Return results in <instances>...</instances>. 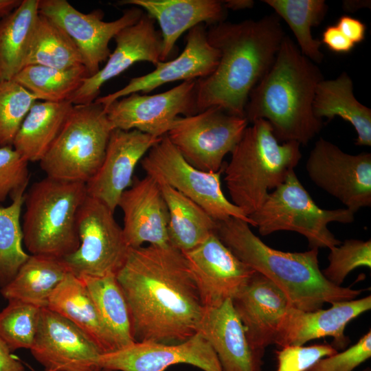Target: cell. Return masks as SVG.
<instances>
[{"mask_svg": "<svg viewBox=\"0 0 371 371\" xmlns=\"http://www.w3.org/2000/svg\"><path fill=\"white\" fill-rule=\"evenodd\" d=\"M115 276L135 342L174 344L198 333L205 308L183 252L170 245L130 248Z\"/></svg>", "mask_w": 371, "mask_h": 371, "instance_id": "1", "label": "cell"}, {"mask_svg": "<svg viewBox=\"0 0 371 371\" xmlns=\"http://www.w3.org/2000/svg\"><path fill=\"white\" fill-rule=\"evenodd\" d=\"M284 36L276 13L207 26V41L220 58L211 74L196 80L198 113L219 106L245 117L249 94L271 68Z\"/></svg>", "mask_w": 371, "mask_h": 371, "instance_id": "2", "label": "cell"}, {"mask_svg": "<svg viewBox=\"0 0 371 371\" xmlns=\"http://www.w3.org/2000/svg\"><path fill=\"white\" fill-rule=\"evenodd\" d=\"M323 79L315 63L284 36L273 65L249 94L245 118L249 123L267 120L278 142L306 145L322 126L313 104Z\"/></svg>", "mask_w": 371, "mask_h": 371, "instance_id": "3", "label": "cell"}, {"mask_svg": "<svg viewBox=\"0 0 371 371\" xmlns=\"http://www.w3.org/2000/svg\"><path fill=\"white\" fill-rule=\"evenodd\" d=\"M215 232L241 261L279 286L293 308L313 311L326 303L354 300L362 292L326 280L319 268L317 249L303 252L277 250L254 234L248 223L234 217L217 221Z\"/></svg>", "mask_w": 371, "mask_h": 371, "instance_id": "4", "label": "cell"}, {"mask_svg": "<svg viewBox=\"0 0 371 371\" xmlns=\"http://www.w3.org/2000/svg\"><path fill=\"white\" fill-rule=\"evenodd\" d=\"M251 124L231 152L223 170L231 202L247 217L260 207L269 190L285 181L302 157L300 144H280L267 120Z\"/></svg>", "mask_w": 371, "mask_h": 371, "instance_id": "5", "label": "cell"}, {"mask_svg": "<svg viewBox=\"0 0 371 371\" xmlns=\"http://www.w3.org/2000/svg\"><path fill=\"white\" fill-rule=\"evenodd\" d=\"M87 196L86 184L48 177L25 194L23 242L32 255L64 258L80 245L77 216Z\"/></svg>", "mask_w": 371, "mask_h": 371, "instance_id": "6", "label": "cell"}, {"mask_svg": "<svg viewBox=\"0 0 371 371\" xmlns=\"http://www.w3.org/2000/svg\"><path fill=\"white\" fill-rule=\"evenodd\" d=\"M104 106L73 105L53 144L39 161L46 177L86 183L100 167L112 131Z\"/></svg>", "mask_w": 371, "mask_h": 371, "instance_id": "7", "label": "cell"}, {"mask_svg": "<svg viewBox=\"0 0 371 371\" xmlns=\"http://www.w3.org/2000/svg\"><path fill=\"white\" fill-rule=\"evenodd\" d=\"M262 236L278 231L295 232L304 236L310 249L328 248L341 244L328 229L331 222L352 223L354 213L347 208L324 210L319 207L300 183L294 170L270 192L260 207L249 217Z\"/></svg>", "mask_w": 371, "mask_h": 371, "instance_id": "8", "label": "cell"}, {"mask_svg": "<svg viewBox=\"0 0 371 371\" xmlns=\"http://www.w3.org/2000/svg\"><path fill=\"white\" fill-rule=\"evenodd\" d=\"M146 175L177 190L201 207L214 221L232 217L253 225L251 220L224 194L218 172L200 170L188 163L167 135L153 146L140 161Z\"/></svg>", "mask_w": 371, "mask_h": 371, "instance_id": "9", "label": "cell"}, {"mask_svg": "<svg viewBox=\"0 0 371 371\" xmlns=\"http://www.w3.org/2000/svg\"><path fill=\"white\" fill-rule=\"evenodd\" d=\"M77 226L80 245L62 258L69 272L77 277L116 276L131 247L114 212L87 195L78 212Z\"/></svg>", "mask_w": 371, "mask_h": 371, "instance_id": "10", "label": "cell"}, {"mask_svg": "<svg viewBox=\"0 0 371 371\" xmlns=\"http://www.w3.org/2000/svg\"><path fill=\"white\" fill-rule=\"evenodd\" d=\"M249 122L245 117L211 106L196 114L179 117L167 133L171 143L193 167L216 172L240 139Z\"/></svg>", "mask_w": 371, "mask_h": 371, "instance_id": "11", "label": "cell"}, {"mask_svg": "<svg viewBox=\"0 0 371 371\" xmlns=\"http://www.w3.org/2000/svg\"><path fill=\"white\" fill-rule=\"evenodd\" d=\"M39 13L47 17L70 38L79 51L89 77L100 69L111 54L109 43L124 28L137 23L144 11L132 6L113 21H104L98 9L83 13L66 0H39Z\"/></svg>", "mask_w": 371, "mask_h": 371, "instance_id": "12", "label": "cell"}, {"mask_svg": "<svg viewBox=\"0 0 371 371\" xmlns=\"http://www.w3.org/2000/svg\"><path fill=\"white\" fill-rule=\"evenodd\" d=\"M311 180L354 214L371 206V153L350 155L320 137L306 163Z\"/></svg>", "mask_w": 371, "mask_h": 371, "instance_id": "13", "label": "cell"}, {"mask_svg": "<svg viewBox=\"0 0 371 371\" xmlns=\"http://www.w3.org/2000/svg\"><path fill=\"white\" fill-rule=\"evenodd\" d=\"M113 129L137 130L155 137L167 135L179 115L198 113L196 80L183 81L160 93H133L104 107Z\"/></svg>", "mask_w": 371, "mask_h": 371, "instance_id": "14", "label": "cell"}, {"mask_svg": "<svg viewBox=\"0 0 371 371\" xmlns=\"http://www.w3.org/2000/svg\"><path fill=\"white\" fill-rule=\"evenodd\" d=\"M30 350L43 371H102L98 348L74 324L47 307L41 308Z\"/></svg>", "mask_w": 371, "mask_h": 371, "instance_id": "15", "label": "cell"}, {"mask_svg": "<svg viewBox=\"0 0 371 371\" xmlns=\"http://www.w3.org/2000/svg\"><path fill=\"white\" fill-rule=\"evenodd\" d=\"M183 254L205 308L232 300L256 272L236 257L216 232Z\"/></svg>", "mask_w": 371, "mask_h": 371, "instance_id": "16", "label": "cell"}, {"mask_svg": "<svg viewBox=\"0 0 371 371\" xmlns=\"http://www.w3.org/2000/svg\"><path fill=\"white\" fill-rule=\"evenodd\" d=\"M181 363L203 371H223L215 352L199 333L174 344L135 342L100 357L102 371H166Z\"/></svg>", "mask_w": 371, "mask_h": 371, "instance_id": "17", "label": "cell"}, {"mask_svg": "<svg viewBox=\"0 0 371 371\" xmlns=\"http://www.w3.org/2000/svg\"><path fill=\"white\" fill-rule=\"evenodd\" d=\"M116 46L105 65L95 75L88 77L74 93V105L93 102L100 89L109 80L120 75L137 62H148L155 67L161 62L162 38L155 27V20L144 12L139 21L114 37Z\"/></svg>", "mask_w": 371, "mask_h": 371, "instance_id": "18", "label": "cell"}, {"mask_svg": "<svg viewBox=\"0 0 371 371\" xmlns=\"http://www.w3.org/2000/svg\"><path fill=\"white\" fill-rule=\"evenodd\" d=\"M185 40V47L177 57L159 63L151 72L130 79L122 89L99 96L95 102L106 107L133 93H147L168 82L197 80L211 74L218 63L220 52L208 42L206 25L199 24L188 30Z\"/></svg>", "mask_w": 371, "mask_h": 371, "instance_id": "19", "label": "cell"}, {"mask_svg": "<svg viewBox=\"0 0 371 371\" xmlns=\"http://www.w3.org/2000/svg\"><path fill=\"white\" fill-rule=\"evenodd\" d=\"M161 138L137 130L113 129L100 167L85 183L87 195L114 212L121 195L133 183L137 163Z\"/></svg>", "mask_w": 371, "mask_h": 371, "instance_id": "20", "label": "cell"}, {"mask_svg": "<svg viewBox=\"0 0 371 371\" xmlns=\"http://www.w3.org/2000/svg\"><path fill=\"white\" fill-rule=\"evenodd\" d=\"M330 304L327 309L313 311L289 306L280 322L274 344L281 348L304 346L311 340L331 337L334 348L345 349L350 342L345 335L346 327L352 320L370 310L371 296Z\"/></svg>", "mask_w": 371, "mask_h": 371, "instance_id": "21", "label": "cell"}, {"mask_svg": "<svg viewBox=\"0 0 371 371\" xmlns=\"http://www.w3.org/2000/svg\"><path fill=\"white\" fill-rule=\"evenodd\" d=\"M232 302L251 346L265 352L274 344L280 322L291 306L285 293L256 271Z\"/></svg>", "mask_w": 371, "mask_h": 371, "instance_id": "22", "label": "cell"}, {"mask_svg": "<svg viewBox=\"0 0 371 371\" xmlns=\"http://www.w3.org/2000/svg\"><path fill=\"white\" fill-rule=\"evenodd\" d=\"M117 207L123 213V233L131 248L168 245L169 214L159 183L146 175L133 181L121 195Z\"/></svg>", "mask_w": 371, "mask_h": 371, "instance_id": "23", "label": "cell"}, {"mask_svg": "<svg viewBox=\"0 0 371 371\" xmlns=\"http://www.w3.org/2000/svg\"><path fill=\"white\" fill-rule=\"evenodd\" d=\"M198 333L210 344L223 371H262L265 352L251 346L232 300L205 308Z\"/></svg>", "mask_w": 371, "mask_h": 371, "instance_id": "24", "label": "cell"}, {"mask_svg": "<svg viewBox=\"0 0 371 371\" xmlns=\"http://www.w3.org/2000/svg\"><path fill=\"white\" fill-rule=\"evenodd\" d=\"M158 22L162 38L161 62L171 56L178 38L199 24L212 25L225 20L227 9L218 0H123Z\"/></svg>", "mask_w": 371, "mask_h": 371, "instance_id": "25", "label": "cell"}, {"mask_svg": "<svg viewBox=\"0 0 371 371\" xmlns=\"http://www.w3.org/2000/svg\"><path fill=\"white\" fill-rule=\"evenodd\" d=\"M47 308L74 324L102 355L118 350L85 284L71 273L69 272L52 292Z\"/></svg>", "mask_w": 371, "mask_h": 371, "instance_id": "26", "label": "cell"}, {"mask_svg": "<svg viewBox=\"0 0 371 371\" xmlns=\"http://www.w3.org/2000/svg\"><path fill=\"white\" fill-rule=\"evenodd\" d=\"M313 110L320 120L340 117L347 121L357 133L355 144L371 146V109L355 98L352 80L346 72L335 79H323L317 85Z\"/></svg>", "mask_w": 371, "mask_h": 371, "instance_id": "27", "label": "cell"}, {"mask_svg": "<svg viewBox=\"0 0 371 371\" xmlns=\"http://www.w3.org/2000/svg\"><path fill=\"white\" fill-rule=\"evenodd\" d=\"M73 105L69 101H36L22 122L13 148L29 162H39L58 135Z\"/></svg>", "mask_w": 371, "mask_h": 371, "instance_id": "28", "label": "cell"}, {"mask_svg": "<svg viewBox=\"0 0 371 371\" xmlns=\"http://www.w3.org/2000/svg\"><path fill=\"white\" fill-rule=\"evenodd\" d=\"M68 273L62 258L31 254L0 293L8 300L47 307L51 294Z\"/></svg>", "mask_w": 371, "mask_h": 371, "instance_id": "29", "label": "cell"}, {"mask_svg": "<svg viewBox=\"0 0 371 371\" xmlns=\"http://www.w3.org/2000/svg\"><path fill=\"white\" fill-rule=\"evenodd\" d=\"M159 185L169 214L170 245L184 253L201 244L216 232L217 221L201 207L169 186Z\"/></svg>", "mask_w": 371, "mask_h": 371, "instance_id": "30", "label": "cell"}, {"mask_svg": "<svg viewBox=\"0 0 371 371\" xmlns=\"http://www.w3.org/2000/svg\"><path fill=\"white\" fill-rule=\"evenodd\" d=\"M39 15V0H22L0 21V80H12L23 67Z\"/></svg>", "mask_w": 371, "mask_h": 371, "instance_id": "31", "label": "cell"}, {"mask_svg": "<svg viewBox=\"0 0 371 371\" xmlns=\"http://www.w3.org/2000/svg\"><path fill=\"white\" fill-rule=\"evenodd\" d=\"M87 289L105 326L112 335L117 349L134 344L131 319L124 293L115 275L78 277Z\"/></svg>", "mask_w": 371, "mask_h": 371, "instance_id": "32", "label": "cell"}, {"mask_svg": "<svg viewBox=\"0 0 371 371\" xmlns=\"http://www.w3.org/2000/svg\"><path fill=\"white\" fill-rule=\"evenodd\" d=\"M27 65L66 69L83 65V60L66 33L49 19L39 13L23 67Z\"/></svg>", "mask_w": 371, "mask_h": 371, "instance_id": "33", "label": "cell"}, {"mask_svg": "<svg viewBox=\"0 0 371 371\" xmlns=\"http://www.w3.org/2000/svg\"><path fill=\"white\" fill-rule=\"evenodd\" d=\"M276 14L286 22L297 40L303 55L313 63H320L324 54L322 43L313 37L311 28L324 19L328 5L324 0H265Z\"/></svg>", "mask_w": 371, "mask_h": 371, "instance_id": "34", "label": "cell"}, {"mask_svg": "<svg viewBox=\"0 0 371 371\" xmlns=\"http://www.w3.org/2000/svg\"><path fill=\"white\" fill-rule=\"evenodd\" d=\"M88 77L84 65L66 69L27 65L12 80L30 91L37 101L61 102L69 101Z\"/></svg>", "mask_w": 371, "mask_h": 371, "instance_id": "35", "label": "cell"}, {"mask_svg": "<svg viewBox=\"0 0 371 371\" xmlns=\"http://www.w3.org/2000/svg\"><path fill=\"white\" fill-rule=\"evenodd\" d=\"M25 192L14 196L6 207H0V287L8 284L30 255L23 249L20 221Z\"/></svg>", "mask_w": 371, "mask_h": 371, "instance_id": "36", "label": "cell"}, {"mask_svg": "<svg viewBox=\"0 0 371 371\" xmlns=\"http://www.w3.org/2000/svg\"><path fill=\"white\" fill-rule=\"evenodd\" d=\"M0 312V337L12 352L30 349L37 330L41 308L20 300H8Z\"/></svg>", "mask_w": 371, "mask_h": 371, "instance_id": "37", "label": "cell"}, {"mask_svg": "<svg viewBox=\"0 0 371 371\" xmlns=\"http://www.w3.org/2000/svg\"><path fill=\"white\" fill-rule=\"evenodd\" d=\"M36 101L14 80H0V146H12L24 118Z\"/></svg>", "mask_w": 371, "mask_h": 371, "instance_id": "38", "label": "cell"}, {"mask_svg": "<svg viewBox=\"0 0 371 371\" xmlns=\"http://www.w3.org/2000/svg\"><path fill=\"white\" fill-rule=\"evenodd\" d=\"M330 249L328 265L322 273L332 284L341 286L347 276L358 267H371V240L347 239Z\"/></svg>", "mask_w": 371, "mask_h": 371, "instance_id": "39", "label": "cell"}, {"mask_svg": "<svg viewBox=\"0 0 371 371\" xmlns=\"http://www.w3.org/2000/svg\"><path fill=\"white\" fill-rule=\"evenodd\" d=\"M28 163L12 146H0V203L25 192L30 177Z\"/></svg>", "mask_w": 371, "mask_h": 371, "instance_id": "40", "label": "cell"}, {"mask_svg": "<svg viewBox=\"0 0 371 371\" xmlns=\"http://www.w3.org/2000/svg\"><path fill=\"white\" fill-rule=\"evenodd\" d=\"M338 351L331 344L286 346L276 351V371H307L320 359Z\"/></svg>", "mask_w": 371, "mask_h": 371, "instance_id": "41", "label": "cell"}, {"mask_svg": "<svg viewBox=\"0 0 371 371\" xmlns=\"http://www.w3.org/2000/svg\"><path fill=\"white\" fill-rule=\"evenodd\" d=\"M371 357V330L341 352L324 357L307 371H353Z\"/></svg>", "mask_w": 371, "mask_h": 371, "instance_id": "42", "label": "cell"}, {"mask_svg": "<svg viewBox=\"0 0 371 371\" xmlns=\"http://www.w3.org/2000/svg\"><path fill=\"white\" fill-rule=\"evenodd\" d=\"M320 41L330 51L338 54L349 53L355 46V44L344 35L336 25H328L325 28Z\"/></svg>", "mask_w": 371, "mask_h": 371, "instance_id": "43", "label": "cell"}, {"mask_svg": "<svg viewBox=\"0 0 371 371\" xmlns=\"http://www.w3.org/2000/svg\"><path fill=\"white\" fill-rule=\"evenodd\" d=\"M336 25L355 45L365 39L366 25L358 19L344 15L339 17Z\"/></svg>", "mask_w": 371, "mask_h": 371, "instance_id": "44", "label": "cell"}, {"mask_svg": "<svg viewBox=\"0 0 371 371\" xmlns=\"http://www.w3.org/2000/svg\"><path fill=\"white\" fill-rule=\"evenodd\" d=\"M11 352L5 342L0 337V371H25L23 365Z\"/></svg>", "mask_w": 371, "mask_h": 371, "instance_id": "45", "label": "cell"}, {"mask_svg": "<svg viewBox=\"0 0 371 371\" xmlns=\"http://www.w3.org/2000/svg\"><path fill=\"white\" fill-rule=\"evenodd\" d=\"M225 8L232 10H240L251 8L254 1L251 0H227L223 1Z\"/></svg>", "mask_w": 371, "mask_h": 371, "instance_id": "46", "label": "cell"}, {"mask_svg": "<svg viewBox=\"0 0 371 371\" xmlns=\"http://www.w3.org/2000/svg\"><path fill=\"white\" fill-rule=\"evenodd\" d=\"M22 0H0V21L15 10Z\"/></svg>", "mask_w": 371, "mask_h": 371, "instance_id": "47", "label": "cell"}, {"mask_svg": "<svg viewBox=\"0 0 371 371\" xmlns=\"http://www.w3.org/2000/svg\"><path fill=\"white\" fill-rule=\"evenodd\" d=\"M370 1H344L343 7L346 11L352 12L361 8H368L370 4Z\"/></svg>", "mask_w": 371, "mask_h": 371, "instance_id": "48", "label": "cell"}]
</instances>
